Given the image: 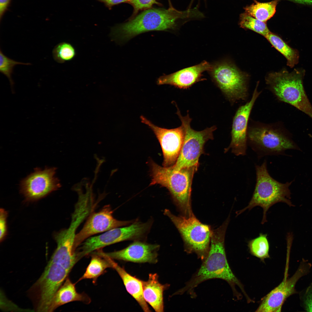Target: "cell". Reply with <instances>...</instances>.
Instances as JSON below:
<instances>
[{
    "instance_id": "obj_3",
    "label": "cell",
    "mask_w": 312,
    "mask_h": 312,
    "mask_svg": "<svg viewBox=\"0 0 312 312\" xmlns=\"http://www.w3.org/2000/svg\"><path fill=\"white\" fill-rule=\"evenodd\" d=\"M151 166L152 179L150 185L159 184L166 188L183 216L189 217L193 215L191 200L192 184L198 167L176 170L171 166L161 167L153 161L151 162Z\"/></svg>"
},
{
    "instance_id": "obj_19",
    "label": "cell",
    "mask_w": 312,
    "mask_h": 312,
    "mask_svg": "<svg viewBox=\"0 0 312 312\" xmlns=\"http://www.w3.org/2000/svg\"><path fill=\"white\" fill-rule=\"evenodd\" d=\"M156 273L150 274L147 281H142L144 298L155 311L157 312L164 311L163 293L169 285H163L158 281Z\"/></svg>"
},
{
    "instance_id": "obj_12",
    "label": "cell",
    "mask_w": 312,
    "mask_h": 312,
    "mask_svg": "<svg viewBox=\"0 0 312 312\" xmlns=\"http://www.w3.org/2000/svg\"><path fill=\"white\" fill-rule=\"evenodd\" d=\"M56 168L46 167L42 170L35 168L34 172L21 181V192L28 200L42 198L60 187L59 180L54 176Z\"/></svg>"
},
{
    "instance_id": "obj_9",
    "label": "cell",
    "mask_w": 312,
    "mask_h": 312,
    "mask_svg": "<svg viewBox=\"0 0 312 312\" xmlns=\"http://www.w3.org/2000/svg\"><path fill=\"white\" fill-rule=\"evenodd\" d=\"M209 71L212 80L232 104L247 99L248 76L232 63L227 60L217 62Z\"/></svg>"
},
{
    "instance_id": "obj_26",
    "label": "cell",
    "mask_w": 312,
    "mask_h": 312,
    "mask_svg": "<svg viewBox=\"0 0 312 312\" xmlns=\"http://www.w3.org/2000/svg\"><path fill=\"white\" fill-rule=\"evenodd\" d=\"M54 60L57 62L63 63L72 60L76 55L75 50L70 43L66 42L59 43L52 51Z\"/></svg>"
},
{
    "instance_id": "obj_25",
    "label": "cell",
    "mask_w": 312,
    "mask_h": 312,
    "mask_svg": "<svg viewBox=\"0 0 312 312\" xmlns=\"http://www.w3.org/2000/svg\"><path fill=\"white\" fill-rule=\"evenodd\" d=\"M239 25L242 28L251 30L264 37L270 31L265 22L260 21L246 12L240 14Z\"/></svg>"
},
{
    "instance_id": "obj_1",
    "label": "cell",
    "mask_w": 312,
    "mask_h": 312,
    "mask_svg": "<svg viewBox=\"0 0 312 312\" xmlns=\"http://www.w3.org/2000/svg\"><path fill=\"white\" fill-rule=\"evenodd\" d=\"M201 15L197 7L184 11L178 10L172 6L167 9L151 8L112 27L110 36L113 40L120 43L147 31L174 29L180 20L199 18Z\"/></svg>"
},
{
    "instance_id": "obj_6",
    "label": "cell",
    "mask_w": 312,
    "mask_h": 312,
    "mask_svg": "<svg viewBox=\"0 0 312 312\" xmlns=\"http://www.w3.org/2000/svg\"><path fill=\"white\" fill-rule=\"evenodd\" d=\"M247 143L259 159L267 155H284L288 149L300 150L287 135L272 125L255 123L248 127Z\"/></svg>"
},
{
    "instance_id": "obj_15",
    "label": "cell",
    "mask_w": 312,
    "mask_h": 312,
    "mask_svg": "<svg viewBox=\"0 0 312 312\" xmlns=\"http://www.w3.org/2000/svg\"><path fill=\"white\" fill-rule=\"evenodd\" d=\"M113 213L110 206L107 205L99 211L91 213L81 229L76 235L75 250H76L85 240L92 235L133 222L132 221L118 220L114 217Z\"/></svg>"
},
{
    "instance_id": "obj_2",
    "label": "cell",
    "mask_w": 312,
    "mask_h": 312,
    "mask_svg": "<svg viewBox=\"0 0 312 312\" xmlns=\"http://www.w3.org/2000/svg\"><path fill=\"white\" fill-rule=\"evenodd\" d=\"M228 217L222 224L213 231L211 246L208 254L203 260L200 268L183 287L175 294L185 292L192 293L194 289L202 282L210 279L219 278L225 280L231 287L234 294L239 298L235 287L241 289L247 299L249 298L241 282L233 274L229 265L224 247L226 231L230 221Z\"/></svg>"
},
{
    "instance_id": "obj_35",
    "label": "cell",
    "mask_w": 312,
    "mask_h": 312,
    "mask_svg": "<svg viewBox=\"0 0 312 312\" xmlns=\"http://www.w3.org/2000/svg\"><path fill=\"white\" fill-rule=\"evenodd\" d=\"M308 135H309V136L312 139V135L311 134H309Z\"/></svg>"
},
{
    "instance_id": "obj_18",
    "label": "cell",
    "mask_w": 312,
    "mask_h": 312,
    "mask_svg": "<svg viewBox=\"0 0 312 312\" xmlns=\"http://www.w3.org/2000/svg\"><path fill=\"white\" fill-rule=\"evenodd\" d=\"M102 256L109 263L121 278L127 291L136 300L144 312L151 311L143 296L142 281L127 273L114 260L103 255Z\"/></svg>"
},
{
    "instance_id": "obj_32",
    "label": "cell",
    "mask_w": 312,
    "mask_h": 312,
    "mask_svg": "<svg viewBox=\"0 0 312 312\" xmlns=\"http://www.w3.org/2000/svg\"><path fill=\"white\" fill-rule=\"evenodd\" d=\"M11 0H0V17L1 19L7 9Z\"/></svg>"
},
{
    "instance_id": "obj_14",
    "label": "cell",
    "mask_w": 312,
    "mask_h": 312,
    "mask_svg": "<svg viewBox=\"0 0 312 312\" xmlns=\"http://www.w3.org/2000/svg\"><path fill=\"white\" fill-rule=\"evenodd\" d=\"M142 122L153 131L161 145L164 156L163 166L169 167L175 164L180 153L183 142L184 131L182 125L176 128L167 129L157 126L141 116Z\"/></svg>"
},
{
    "instance_id": "obj_7",
    "label": "cell",
    "mask_w": 312,
    "mask_h": 312,
    "mask_svg": "<svg viewBox=\"0 0 312 312\" xmlns=\"http://www.w3.org/2000/svg\"><path fill=\"white\" fill-rule=\"evenodd\" d=\"M164 213L169 218L180 233L185 250L189 253H195L203 260L209 250L213 232L211 227L202 223L194 215L189 217L177 216L167 209L164 210Z\"/></svg>"
},
{
    "instance_id": "obj_20",
    "label": "cell",
    "mask_w": 312,
    "mask_h": 312,
    "mask_svg": "<svg viewBox=\"0 0 312 312\" xmlns=\"http://www.w3.org/2000/svg\"><path fill=\"white\" fill-rule=\"evenodd\" d=\"M90 301L85 294L77 292L75 285L67 278L55 294L48 312H52L59 307L71 302L80 301L88 304Z\"/></svg>"
},
{
    "instance_id": "obj_36",
    "label": "cell",
    "mask_w": 312,
    "mask_h": 312,
    "mask_svg": "<svg viewBox=\"0 0 312 312\" xmlns=\"http://www.w3.org/2000/svg\"><path fill=\"white\" fill-rule=\"evenodd\" d=\"M169 0V4H170L169 5H171V3L170 2V0Z\"/></svg>"
},
{
    "instance_id": "obj_4",
    "label": "cell",
    "mask_w": 312,
    "mask_h": 312,
    "mask_svg": "<svg viewBox=\"0 0 312 312\" xmlns=\"http://www.w3.org/2000/svg\"><path fill=\"white\" fill-rule=\"evenodd\" d=\"M256 183L252 198L248 205L236 211L237 216L247 210H250L256 206L261 207L263 215L261 224L267 222V213L269 209L279 202L285 203L293 206L290 199L289 187L293 181L285 183L280 182L270 174L267 168V162L265 160L261 165L255 166Z\"/></svg>"
},
{
    "instance_id": "obj_8",
    "label": "cell",
    "mask_w": 312,
    "mask_h": 312,
    "mask_svg": "<svg viewBox=\"0 0 312 312\" xmlns=\"http://www.w3.org/2000/svg\"><path fill=\"white\" fill-rule=\"evenodd\" d=\"M176 105L177 108L176 114L181 121L184 135L179 155L175 164L171 166L176 170L193 166L198 168L199 158L204 153V144L209 140L213 139V132L216 129V127L213 126L199 131L194 130L190 126L192 119L188 111L186 116H182Z\"/></svg>"
},
{
    "instance_id": "obj_33",
    "label": "cell",
    "mask_w": 312,
    "mask_h": 312,
    "mask_svg": "<svg viewBox=\"0 0 312 312\" xmlns=\"http://www.w3.org/2000/svg\"><path fill=\"white\" fill-rule=\"evenodd\" d=\"M300 4L312 6V0H288Z\"/></svg>"
},
{
    "instance_id": "obj_30",
    "label": "cell",
    "mask_w": 312,
    "mask_h": 312,
    "mask_svg": "<svg viewBox=\"0 0 312 312\" xmlns=\"http://www.w3.org/2000/svg\"><path fill=\"white\" fill-rule=\"evenodd\" d=\"M7 213L3 209L0 210V240H3L6 233V220Z\"/></svg>"
},
{
    "instance_id": "obj_29",
    "label": "cell",
    "mask_w": 312,
    "mask_h": 312,
    "mask_svg": "<svg viewBox=\"0 0 312 312\" xmlns=\"http://www.w3.org/2000/svg\"><path fill=\"white\" fill-rule=\"evenodd\" d=\"M301 299L305 310L312 312V284L306 289Z\"/></svg>"
},
{
    "instance_id": "obj_31",
    "label": "cell",
    "mask_w": 312,
    "mask_h": 312,
    "mask_svg": "<svg viewBox=\"0 0 312 312\" xmlns=\"http://www.w3.org/2000/svg\"><path fill=\"white\" fill-rule=\"evenodd\" d=\"M98 1L101 2L103 3L110 10L112 7L114 5H118L119 4L124 3H128L130 0H97Z\"/></svg>"
},
{
    "instance_id": "obj_21",
    "label": "cell",
    "mask_w": 312,
    "mask_h": 312,
    "mask_svg": "<svg viewBox=\"0 0 312 312\" xmlns=\"http://www.w3.org/2000/svg\"><path fill=\"white\" fill-rule=\"evenodd\" d=\"M264 37L286 58L287 66L292 68L298 63V51L291 47L280 37L270 31Z\"/></svg>"
},
{
    "instance_id": "obj_17",
    "label": "cell",
    "mask_w": 312,
    "mask_h": 312,
    "mask_svg": "<svg viewBox=\"0 0 312 312\" xmlns=\"http://www.w3.org/2000/svg\"><path fill=\"white\" fill-rule=\"evenodd\" d=\"M211 66L209 62L204 61L195 65L160 77L157 80V84H168L180 89H187L197 82L204 80L202 78V74L209 71Z\"/></svg>"
},
{
    "instance_id": "obj_5",
    "label": "cell",
    "mask_w": 312,
    "mask_h": 312,
    "mask_svg": "<svg viewBox=\"0 0 312 312\" xmlns=\"http://www.w3.org/2000/svg\"><path fill=\"white\" fill-rule=\"evenodd\" d=\"M305 73L302 68H294L291 72L284 69L269 73L266 83L278 100L294 106L312 119V106L303 85Z\"/></svg>"
},
{
    "instance_id": "obj_34",
    "label": "cell",
    "mask_w": 312,
    "mask_h": 312,
    "mask_svg": "<svg viewBox=\"0 0 312 312\" xmlns=\"http://www.w3.org/2000/svg\"><path fill=\"white\" fill-rule=\"evenodd\" d=\"M206 0H204V1H206ZM194 1V0H191L190 3V5H189V6L190 7V6L192 4V3H193Z\"/></svg>"
},
{
    "instance_id": "obj_13",
    "label": "cell",
    "mask_w": 312,
    "mask_h": 312,
    "mask_svg": "<svg viewBox=\"0 0 312 312\" xmlns=\"http://www.w3.org/2000/svg\"><path fill=\"white\" fill-rule=\"evenodd\" d=\"M311 265L307 261H302L297 271L290 278H285L262 299L256 311L274 312L281 311L282 306L286 299L296 293V283L302 277L308 272Z\"/></svg>"
},
{
    "instance_id": "obj_10",
    "label": "cell",
    "mask_w": 312,
    "mask_h": 312,
    "mask_svg": "<svg viewBox=\"0 0 312 312\" xmlns=\"http://www.w3.org/2000/svg\"><path fill=\"white\" fill-rule=\"evenodd\" d=\"M149 221L143 223L133 222L127 226L117 227L99 235L89 237L81 244L80 248L85 255L107 246L125 240L142 238L149 231L152 225Z\"/></svg>"
},
{
    "instance_id": "obj_27",
    "label": "cell",
    "mask_w": 312,
    "mask_h": 312,
    "mask_svg": "<svg viewBox=\"0 0 312 312\" xmlns=\"http://www.w3.org/2000/svg\"><path fill=\"white\" fill-rule=\"evenodd\" d=\"M18 64L30 65V63H25L15 61L5 55L0 50V72L9 79L10 84L12 87L14 84L12 75L14 67Z\"/></svg>"
},
{
    "instance_id": "obj_11",
    "label": "cell",
    "mask_w": 312,
    "mask_h": 312,
    "mask_svg": "<svg viewBox=\"0 0 312 312\" xmlns=\"http://www.w3.org/2000/svg\"><path fill=\"white\" fill-rule=\"evenodd\" d=\"M258 84V82L250 100L239 107L235 113L232 122L231 142L225 149V152L231 149L232 153L236 156L246 154L249 119L253 106L261 93L257 90Z\"/></svg>"
},
{
    "instance_id": "obj_23",
    "label": "cell",
    "mask_w": 312,
    "mask_h": 312,
    "mask_svg": "<svg viewBox=\"0 0 312 312\" xmlns=\"http://www.w3.org/2000/svg\"><path fill=\"white\" fill-rule=\"evenodd\" d=\"M111 268L107 260L104 257L94 252L92 255L90 263L83 275L77 282L84 279H92L95 283L98 277L105 272L106 269Z\"/></svg>"
},
{
    "instance_id": "obj_16",
    "label": "cell",
    "mask_w": 312,
    "mask_h": 312,
    "mask_svg": "<svg viewBox=\"0 0 312 312\" xmlns=\"http://www.w3.org/2000/svg\"><path fill=\"white\" fill-rule=\"evenodd\" d=\"M159 246L135 241L122 250L102 254L113 259L136 263H155L158 261L157 251Z\"/></svg>"
},
{
    "instance_id": "obj_24",
    "label": "cell",
    "mask_w": 312,
    "mask_h": 312,
    "mask_svg": "<svg viewBox=\"0 0 312 312\" xmlns=\"http://www.w3.org/2000/svg\"><path fill=\"white\" fill-rule=\"evenodd\" d=\"M248 247L252 255L263 261L270 257L269 244L266 234L260 233L257 237L249 240Z\"/></svg>"
},
{
    "instance_id": "obj_28",
    "label": "cell",
    "mask_w": 312,
    "mask_h": 312,
    "mask_svg": "<svg viewBox=\"0 0 312 312\" xmlns=\"http://www.w3.org/2000/svg\"><path fill=\"white\" fill-rule=\"evenodd\" d=\"M157 0H130L128 3L133 8V12L130 19L136 16L139 11L151 8L153 5L156 4L161 5Z\"/></svg>"
},
{
    "instance_id": "obj_22",
    "label": "cell",
    "mask_w": 312,
    "mask_h": 312,
    "mask_svg": "<svg viewBox=\"0 0 312 312\" xmlns=\"http://www.w3.org/2000/svg\"><path fill=\"white\" fill-rule=\"evenodd\" d=\"M281 0H274L267 2H260L256 0L251 5L244 8L245 12L257 19L266 23L274 14L278 2Z\"/></svg>"
}]
</instances>
